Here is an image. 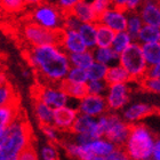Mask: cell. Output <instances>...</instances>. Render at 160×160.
Listing matches in <instances>:
<instances>
[{
  "instance_id": "cell-40",
  "label": "cell",
  "mask_w": 160,
  "mask_h": 160,
  "mask_svg": "<svg viewBox=\"0 0 160 160\" xmlns=\"http://www.w3.org/2000/svg\"><path fill=\"white\" fill-rule=\"evenodd\" d=\"M23 1H20V0H3L0 2V5L9 12H15V10L21 9L23 7Z\"/></svg>"
},
{
  "instance_id": "cell-20",
  "label": "cell",
  "mask_w": 160,
  "mask_h": 160,
  "mask_svg": "<svg viewBox=\"0 0 160 160\" xmlns=\"http://www.w3.org/2000/svg\"><path fill=\"white\" fill-rule=\"evenodd\" d=\"M87 49L96 47V23H81L77 31Z\"/></svg>"
},
{
  "instance_id": "cell-30",
  "label": "cell",
  "mask_w": 160,
  "mask_h": 160,
  "mask_svg": "<svg viewBox=\"0 0 160 160\" xmlns=\"http://www.w3.org/2000/svg\"><path fill=\"white\" fill-rule=\"evenodd\" d=\"M133 42H134V40L130 38V36L127 33L126 31L118 32V33L114 34L111 48H112V50H113L114 53H117L118 55H120L123 50L126 49L127 47L129 46V45H132Z\"/></svg>"
},
{
  "instance_id": "cell-42",
  "label": "cell",
  "mask_w": 160,
  "mask_h": 160,
  "mask_svg": "<svg viewBox=\"0 0 160 160\" xmlns=\"http://www.w3.org/2000/svg\"><path fill=\"white\" fill-rule=\"evenodd\" d=\"M17 160H38L37 152H36V150L33 149L32 145H29V147L17 157Z\"/></svg>"
},
{
  "instance_id": "cell-27",
  "label": "cell",
  "mask_w": 160,
  "mask_h": 160,
  "mask_svg": "<svg viewBox=\"0 0 160 160\" xmlns=\"http://www.w3.org/2000/svg\"><path fill=\"white\" fill-rule=\"evenodd\" d=\"M140 45L151 42H160V29L159 28L143 25L141 31L138 32L137 39Z\"/></svg>"
},
{
  "instance_id": "cell-25",
  "label": "cell",
  "mask_w": 160,
  "mask_h": 160,
  "mask_svg": "<svg viewBox=\"0 0 160 160\" xmlns=\"http://www.w3.org/2000/svg\"><path fill=\"white\" fill-rule=\"evenodd\" d=\"M114 34L116 33L112 30H110L109 28L96 23V47H100V48L111 47Z\"/></svg>"
},
{
  "instance_id": "cell-45",
  "label": "cell",
  "mask_w": 160,
  "mask_h": 160,
  "mask_svg": "<svg viewBox=\"0 0 160 160\" xmlns=\"http://www.w3.org/2000/svg\"><path fill=\"white\" fill-rule=\"evenodd\" d=\"M151 160H160V141L158 138L154 143L152 154H151Z\"/></svg>"
},
{
  "instance_id": "cell-43",
  "label": "cell",
  "mask_w": 160,
  "mask_h": 160,
  "mask_svg": "<svg viewBox=\"0 0 160 160\" xmlns=\"http://www.w3.org/2000/svg\"><path fill=\"white\" fill-rule=\"evenodd\" d=\"M143 78L160 79V64H158V65H153V67H148V69H147V71H145V74H144Z\"/></svg>"
},
{
  "instance_id": "cell-18",
  "label": "cell",
  "mask_w": 160,
  "mask_h": 160,
  "mask_svg": "<svg viewBox=\"0 0 160 160\" xmlns=\"http://www.w3.org/2000/svg\"><path fill=\"white\" fill-rule=\"evenodd\" d=\"M94 61L100 64H103L105 67H112L116 64H119V55L114 53L112 48H100V47H95L93 50Z\"/></svg>"
},
{
  "instance_id": "cell-31",
  "label": "cell",
  "mask_w": 160,
  "mask_h": 160,
  "mask_svg": "<svg viewBox=\"0 0 160 160\" xmlns=\"http://www.w3.org/2000/svg\"><path fill=\"white\" fill-rule=\"evenodd\" d=\"M68 82L77 83V85H86L88 82V77H87V71L79 68L71 67L69 72H68L65 79Z\"/></svg>"
},
{
  "instance_id": "cell-1",
  "label": "cell",
  "mask_w": 160,
  "mask_h": 160,
  "mask_svg": "<svg viewBox=\"0 0 160 160\" xmlns=\"http://www.w3.org/2000/svg\"><path fill=\"white\" fill-rule=\"evenodd\" d=\"M28 61L39 77L54 85L63 81L71 68L68 54L55 45L32 47L28 55Z\"/></svg>"
},
{
  "instance_id": "cell-47",
  "label": "cell",
  "mask_w": 160,
  "mask_h": 160,
  "mask_svg": "<svg viewBox=\"0 0 160 160\" xmlns=\"http://www.w3.org/2000/svg\"><path fill=\"white\" fill-rule=\"evenodd\" d=\"M5 83H7V78L2 72H0V86H2Z\"/></svg>"
},
{
  "instance_id": "cell-50",
  "label": "cell",
  "mask_w": 160,
  "mask_h": 160,
  "mask_svg": "<svg viewBox=\"0 0 160 160\" xmlns=\"http://www.w3.org/2000/svg\"><path fill=\"white\" fill-rule=\"evenodd\" d=\"M8 160H17V158H14V159H8Z\"/></svg>"
},
{
  "instance_id": "cell-28",
  "label": "cell",
  "mask_w": 160,
  "mask_h": 160,
  "mask_svg": "<svg viewBox=\"0 0 160 160\" xmlns=\"http://www.w3.org/2000/svg\"><path fill=\"white\" fill-rule=\"evenodd\" d=\"M144 24L141 20L140 15L136 12L129 13L127 15V25H126V32L130 36V38L133 40L137 39L138 32L141 31L142 27Z\"/></svg>"
},
{
  "instance_id": "cell-35",
  "label": "cell",
  "mask_w": 160,
  "mask_h": 160,
  "mask_svg": "<svg viewBox=\"0 0 160 160\" xmlns=\"http://www.w3.org/2000/svg\"><path fill=\"white\" fill-rule=\"evenodd\" d=\"M80 21L77 17L74 16L73 14L67 13L63 14V23H62V30H68V31H78L80 27Z\"/></svg>"
},
{
  "instance_id": "cell-26",
  "label": "cell",
  "mask_w": 160,
  "mask_h": 160,
  "mask_svg": "<svg viewBox=\"0 0 160 160\" xmlns=\"http://www.w3.org/2000/svg\"><path fill=\"white\" fill-rule=\"evenodd\" d=\"M20 113L18 103L0 107V128H7Z\"/></svg>"
},
{
  "instance_id": "cell-17",
  "label": "cell",
  "mask_w": 160,
  "mask_h": 160,
  "mask_svg": "<svg viewBox=\"0 0 160 160\" xmlns=\"http://www.w3.org/2000/svg\"><path fill=\"white\" fill-rule=\"evenodd\" d=\"M83 147L86 148L87 150L89 151L94 157H100V158L107 157V156L112 153V152L117 149L116 145H113L110 141H108L107 138H104V137L92 141L89 143L85 144Z\"/></svg>"
},
{
  "instance_id": "cell-9",
  "label": "cell",
  "mask_w": 160,
  "mask_h": 160,
  "mask_svg": "<svg viewBox=\"0 0 160 160\" xmlns=\"http://www.w3.org/2000/svg\"><path fill=\"white\" fill-rule=\"evenodd\" d=\"M105 102H107L108 110L116 112L126 107L129 101V88L127 83H117L110 85L108 87L105 94Z\"/></svg>"
},
{
  "instance_id": "cell-49",
  "label": "cell",
  "mask_w": 160,
  "mask_h": 160,
  "mask_svg": "<svg viewBox=\"0 0 160 160\" xmlns=\"http://www.w3.org/2000/svg\"><path fill=\"white\" fill-rule=\"evenodd\" d=\"M102 159H103V158H100V157H94L92 160H102Z\"/></svg>"
},
{
  "instance_id": "cell-4",
  "label": "cell",
  "mask_w": 160,
  "mask_h": 160,
  "mask_svg": "<svg viewBox=\"0 0 160 160\" xmlns=\"http://www.w3.org/2000/svg\"><path fill=\"white\" fill-rule=\"evenodd\" d=\"M119 64L129 74L132 80L143 79L148 65L141 50V45L134 41L119 55Z\"/></svg>"
},
{
  "instance_id": "cell-33",
  "label": "cell",
  "mask_w": 160,
  "mask_h": 160,
  "mask_svg": "<svg viewBox=\"0 0 160 160\" xmlns=\"http://www.w3.org/2000/svg\"><path fill=\"white\" fill-rule=\"evenodd\" d=\"M87 77L88 81H97V80H104L107 74L108 67L100 64L97 62H94L88 69H87Z\"/></svg>"
},
{
  "instance_id": "cell-44",
  "label": "cell",
  "mask_w": 160,
  "mask_h": 160,
  "mask_svg": "<svg viewBox=\"0 0 160 160\" xmlns=\"http://www.w3.org/2000/svg\"><path fill=\"white\" fill-rule=\"evenodd\" d=\"M138 7H141L140 0H126V1H125L123 10H125V12L133 13V12H136V9Z\"/></svg>"
},
{
  "instance_id": "cell-36",
  "label": "cell",
  "mask_w": 160,
  "mask_h": 160,
  "mask_svg": "<svg viewBox=\"0 0 160 160\" xmlns=\"http://www.w3.org/2000/svg\"><path fill=\"white\" fill-rule=\"evenodd\" d=\"M141 81V85L143 88L151 92V93L158 94L160 92V79H150V78H143Z\"/></svg>"
},
{
  "instance_id": "cell-46",
  "label": "cell",
  "mask_w": 160,
  "mask_h": 160,
  "mask_svg": "<svg viewBox=\"0 0 160 160\" xmlns=\"http://www.w3.org/2000/svg\"><path fill=\"white\" fill-rule=\"evenodd\" d=\"M7 137V128H0V147L5 143Z\"/></svg>"
},
{
  "instance_id": "cell-16",
  "label": "cell",
  "mask_w": 160,
  "mask_h": 160,
  "mask_svg": "<svg viewBox=\"0 0 160 160\" xmlns=\"http://www.w3.org/2000/svg\"><path fill=\"white\" fill-rule=\"evenodd\" d=\"M71 13L80 21V23H97L98 17L92 7V2L88 1H77Z\"/></svg>"
},
{
  "instance_id": "cell-13",
  "label": "cell",
  "mask_w": 160,
  "mask_h": 160,
  "mask_svg": "<svg viewBox=\"0 0 160 160\" xmlns=\"http://www.w3.org/2000/svg\"><path fill=\"white\" fill-rule=\"evenodd\" d=\"M156 108L152 107L151 104L147 103H135L128 107L123 110L122 119L126 121L128 125H135L140 120L147 118L148 116H151L154 113Z\"/></svg>"
},
{
  "instance_id": "cell-41",
  "label": "cell",
  "mask_w": 160,
  "mask_h": 160,
  "mask_svg": "<svg viewBox=\"0 0 160 160\" xmlns=\"http://www.w3.org/2000/svg\"><path fill=\"white\" fill-rule=\"evenodd\" d=\"M102 160H130V159L128 158L126 152L123 151L122 148H117L112 153H110L107 157H104Z\"/></svg>"
},
{
  "instance_id": "cell-12",
  "label": "cell",
  "mask_w": 160,
  "mask_h": 160,
  "mask_svg": "<svg viewBox=\"0 0 160 160\" xmlns=\"http://www.w3.org/2000/svg\"><path fill=\"white\" fill-rule=\"evenodd\" d=\"M78 117V111L76 108L62 107L58 109H54L53 111V126L58 132H70L74 121Z\"/></svg>"
},
{
  "instance_id": "cell-34",
  "label": "cell",
  "mask_w": 160,
  "mask_h": 160,
  "mask_svg": "<svg viewBox=\"0 0 160 160\" xmlns=\"http://www.w3.org/2000/svg\"><path fill=\"white\" fill-rule=\"evenodd\" d=\"M108 85L104 80H97V81H88L86 83L87 95H94V96H105L108 90Z\"/></svg>"
},
{
  "instance_id": "cell-37",
  "label": "cell",
  "mask_w": 160,
  "mask_h": 160,
  "mask_svg": "<svg viewBox=\"0 0 160 160\" xmlns=\"http://www.w3.org/2000/svg\"><path fill=\"white\" fill-rule=\"evenodd\" d=\"M92 7H93V10L95 12L97 17H100L105 10L110 8L111 2L108 0H94L92 2Z\"/></svg>"
},
{
  "instance_id": "cell-15",
  "label": "cell",
  "mask_w": 160,
  "mask_h": 160,
  "mask_svg": "<svg viewBox=\"0 0 160 160\" xmlns=\"http://www.w3.org/2000/svg\"><path fill=\"white\" fill-rule=\"evenodd\" d=\"M138 15L144 25H150L154 28L160 27V7L158 2L145 1L141 6Z\"/></svg>"
},
{
  "instance_id": "cell-48",
  "label": "cell",
  "mask_w": 160,
  "mask_h": 160,
  "mask_svg": "<svg viewBox=\"0 0 160 160\" xmlns=\"http://www.w3.org/2000/svg\"><path fill=\"white\" fill-rule=\"evenodd\" d=\"M22 73H23V77H25V78H28L29 76H30V72H29V70H24Z\"/></svg>"
},
{
  "instance_id": "cell-24",
  "label": "cell",
  "mask_w": 160,
  "mask_h": 160,
  "mask_svg": "<svg viewBox=\"0 0 160 160\" xmlns=\"http://www.w3.org/2000/svg\"><path fill=\"white\" fill-rule=\"evenodd\" d=\"M34 113L39 121L40 126L45 125H53V109L39 101H34L33 104Z\"/></svg>"
},
{
  "instance_id": "cell-22",
  "label": "cell",
  "mask_w": 160,
  "mask_h": 160,
  "mask_svg": "<svg viewBox=\"0 0 160 160\" xmlns=\"http://www.w3.org/2000/svg\"><path fill=\"white\" fill-rule=\"evenodd\" d=\"M68 56H69V62H70L71 67L79 68V69H83V70H87L95 62L93 56V52L89 49L81 52V53L70 54Z\"/></svg>"
},
{
  "instance_id": "cell-32",
  "label": "cell",
  "mask_w": 160,
  "mask_h": 160,
  "mask_svg": "<svg viewBox=\"0 0 160 160\" xmlns=\"http://www.w3.org/2000/svg\"><path fill=\"white\" fill-rule=\"evenodd\" d=\"M14 103H18L16 95L14 93L13 87L7 82L2 86H0V107L10 105Z\"/></svg>"
},
{
  "instance_id": "cell-2",
  "label": "cell",
  "mask_w": 160,
  "mask_h": 160,
  "mask_svg": "<svg viewBox=\"0 0 160 160\" xmlns=\"http://www.w3.org/2000/svg\"><path fill=\"white\" fill-rule=\"evenodd\" d=\"M31 129L27 120L17 114L13 122L7 127V137L0 147V160L17 158L29 145H31Z\"/></svg>"
},
{
  "instance_id": "cell-8",
  "label": "cell",
  "mask_w": 160,
  "mask_h": 160,
  "mask_svg": "<svg viewBox=\"0 0 160 160\" xmlns=\"http://www.w3.org/2000/svg\"><path fill=\"white\" fill-rule=\"evenodd\" d=\"M33 97L34 101H39L41 103L46 104L53 110L67 107L69 103L68 95L57 86H37L33 92Z\"/></svg>"
},
{
  "instance_id": "cell-21",
  "label": "cell",
  "mask_w": 160,
  "mask_h": 160,
  "mask_svg": "<svg viewBox=\"0 0 160 160\" xmlns=\"http://www.w3.org/2000/svg\"><path fill=\"white\" fill-rule=\"evenodd\" d=\"M141 50L148 67L160 64V42H151L141 45Z\"/></svg>"
},
{
  "instance_id": "cell-11",
  "label": "cell",
  "mask_w": 160,
  "mask_h": 160,
  "mask_svg": "<svg viewBox=\"0 0 160 160\" xmlns=\"http://www.w3.org/2000/svg\"><path fill=\"white\" fill-rule=\"evenodd\" d=\"M97 23L102 24L104 27L109 28L114 33L126 31L127 25V15L121 9H118L111 5L109 9L104 12L97 20Z\"/></svg>"
},
{
  "instance_id": "cell-29",
  "label": "cell",
  "mask_w": 160,
  "mask_h": 160,
  "mask_svg": "<svg viewBox=\"0 0 160 160\" xmlns=\"http://www.w3.org/2000/svg\"><path fill=\"white\" fill-rule=\"evenodd\" d=\"M65 151L70 157L77 160H92L94 158L93 154L90 153L83 145H79L74 142L65 144Z\"/></svg>"
},
{
  "instance_id": "cell-5",
  "label": "cell",
  "mask_w": 160,
  "mask_h": 160,
  "mask_svg": "<svg viewBox=\"0 0 160 160\" xmlns=\"http://www.w3.org/2000/svg\"><path fill=\"white\" fill-rule=\"evenodd\" d=\"M25 39L32 45V47L55 45L60 46L63 30H47L34 23L27 24L23 29Z\"/></svg>"
},
{
  "instance_id": "cell-14",
  "label": "cell",
  "mask_w": 160,
  "mask_h": 160,
  "mask_svg": "<svg viewBox=\"0 0 160 160\" xmlns=\"http://www.w3.org/2000/svg\"><path fill=\"white\" fill-rule=\"evenodd\" d=\"M60 47L62 48L64 53L70 55V54L81 53L87 50L83 41L80 38L77 31H68L63 30L62 39H61Z\"/></svg>"
},
{
  "instance_id": "cell-23",
  "label": "cell",
  "mask_w": 160,
  "mask_h": 160,
  "mask_svg": "<svg viewBox=\"0 0 160 160\" xmlns=\"http://www.w3.org/2000/svg\"><path fill=\"white\" fill-rule=\"evenodd\" d=\"M57 87L61 90H63L69 98L71 97V98L80 101L87 95L86 85H77V83H71L68 82L67 80H63L57 85Z\"/></svg>"
},
{
  "instance_id": "cell-19",
  "label": "cell",
  "mask_w": 160,
  "mask_h": 160,
  "mask_svg": "<svg viewBox=\"0 0 160 160\" xmlns=\"http://www.w3.org/2000/svg\"><path fill=\"white\" fill-rule=\"evenodd\" d=\"M129 74L127 73L126 70L123 69L120 64H116L112 67L108 68L107 74L104 78V81L107 82L108 86L110 85H117V83H127L130 81Z\"/></svg>"
},
{
  "instance_id": "cell-6",
  "label": "cell",
  "mask_w": 160,
  "mask_h": 160,
  "mask_svg": "<svg viewBox=\"0 0 160 160\" xmlns=\"http://www.w3.org/2000/svg\"><path fill=\"white\" fill-rule=\"evenodd\" d=\"M108 123L104 130V138L110 141L117 148H123L129 136L130 125L117 113H107Z\"/></svg>"
},
{
  "instance_id": "cell-10",
  "label": "cell",
  "mask_w": 160,
  "mask_h": 160,
  "mask_svg": "<svg viewBox=\"0 0 160 160\" xmlns=\"http://www.w3.org/2000/svg\"><path fill=\"white\" fill-rule=\"evenodd\" d=\"M76 109L78 113L85 114L95 119L108 112L105 98L103 96H94V95H86L83 98L78 101V107Z\"/></svg>"
},
{
  "instance_id": "cell-38",
  "label": "cell",
  "mask_w": 160,
  "mask_h": 160,
  "mask_svg": "<svg viewBox=\"0 0 160 160\" xmlns=\"http://www.w3.org/2000/svg\"><path fill=\"white\" fill-rule=\"evenodd\" d=\"M42 130L43 135L50 141V142H57L58 141V130L53 126V125H45V126H40Z\"/></svg>"
},
{
  "instance_id": "cell-7",
  "label": "cell",
  "mask_w": 160,
  "mask_h": 160,
  "mask_svg": "<svg viewBox=\"0 0 160 160\" xmlns=\"http://www.w3.org/2000/svg\"><path fill=\"white\" fill-rule=\"evenodd\" d=\"M34 24L47 30H62L63 14L56 6L40 5L33 10Z\"/></svg>"
},
{
  "instance_id": "cell-39",
  "label": "cell",
  "mask_w": 160,
  "mask_h": 160,
  "mask_svg": "<svg viewBox=\"0 0 160 160\" xmlns=\"http://www.w3.org/2000/svg\"><path fill=\"white\" fill-rule=\"evenodd\" d=\"M41 158L43 160H57L56 149L50 144L43 145L41 148Z\"/></svg>"
},
{
  "instance_id": "cell-3",
  "label": "cell",
  "mask_w": 160,
  "mask_h": 160,
  "mask_svg": "<svg viewBox=\"0 0 160 160\" xmlns=\"http://www.w3.org/2000/svg\"><path fill=\"white\" fill-rule=\"evenodd\" d=\"M156 141V135L149 127L135 123L130 125L129 136L122 149L130 160H151Z\"/></svg>"
}]
</instances>
